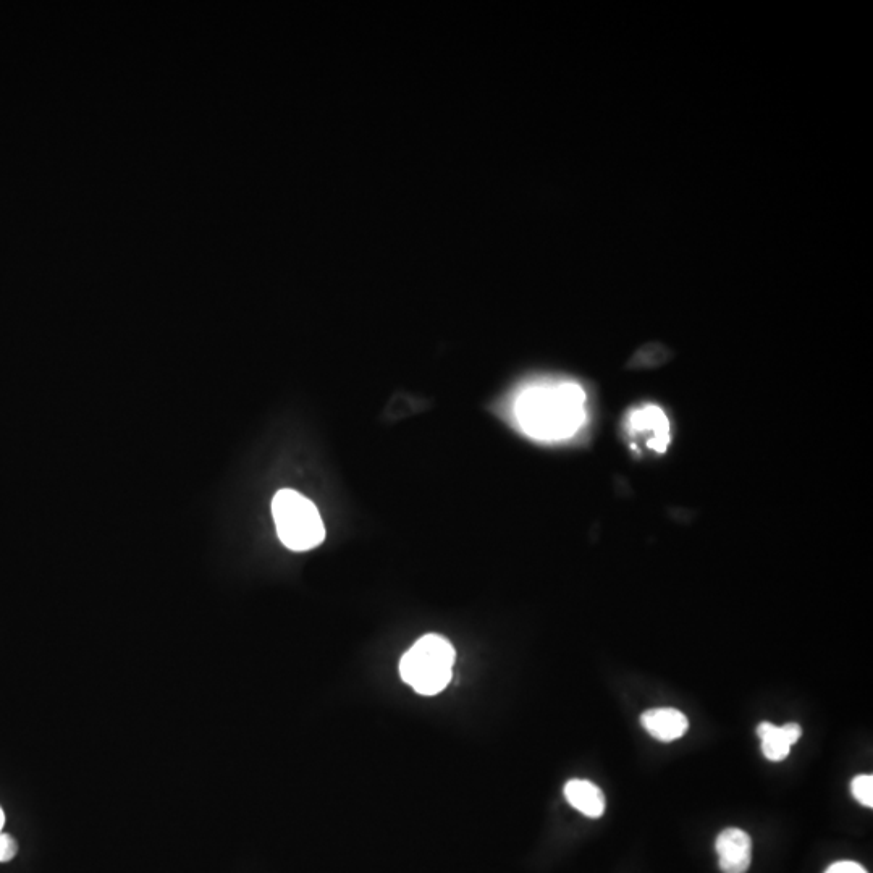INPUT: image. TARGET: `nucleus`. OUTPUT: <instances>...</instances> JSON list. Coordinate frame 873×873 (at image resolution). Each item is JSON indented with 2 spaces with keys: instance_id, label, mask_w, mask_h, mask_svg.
I'll return each instance as SVG.
<instances>
[{
  "instance_id": "nucleus-4",
  "label": "nucleus",
  "mask_w": 873,
  "mask_h": 873,
  "mask_svg": "<svg viewBox=\"0 0 873 873\" xmlns=\"http://www.w3.org/2000/svg\"><path fill=\"white\" fill-rule=\"evenodd\" d=\"M626 432L633 448L663 453L671 442V427L667 414L655 405H644L631 411L626 419Z\"/></svg>"
},
{
  "instance_id": "nucleus-8",
  "label": "nucleus",
  "mask_w": 873,
  "mask_h": 873,
  "mask_svg": "<svg viewBox=\"0 0 873 873\" xmlns=\"http://www.w3.org/2000/svg\"><path fill=\"white\" fill-rule=\"evenodd\" d=\"M565 798L574 809L589 819H599L605 812V796L599 786L587 780H571L565 786Z\"/></svg>"
},
{
  "instance_id": "nucleus-5",
  "label": "nucleus",
  "mask_w": 873,
  "mask_h": 873,
  "mask_svg": "<svg viewBox=\"0 0 873 873\" xmlns=\"http://www.w3.org/2000/svg\"><path fill=\"white\" fill-rule=\"evenodd\" d=\"M723 873H746L752 862V840L746 831L726 828L715 844Z\"/></svg>"
},
{
  "instance_id": "nucleus-3",
  "label": "nucleus",
  "mask_w": 873,
  "mask_h": 873,
  "mask_svg": "<svg viewBox=\"0 0 873 873\" xmlns=\"http://www.w3.org/2000/svg\"><path fill=\"white\" fill-rule=\"evenodd\" d=\"M272 515L279 539L287 549L306 552L316 549L325 539L324 521L309 498L291 489H283L272 500Z\"/></svg>"
},
{
  "instance_id": "nucleus-11",
  "label": "nucleus",
  "mask_w": 873,
  "mask_h": 873,
  "mask_svg": "<svg viewBox=\"0 0 873 873\" xmlns=\"http://www.w3.org/2000/svg\"><path fill=\"white\" fill-rule=\"evenodd\" d=\"M825 873H867V870L857 862L843 861L831 865Z\"/></svg>"
},
{
  "instance_id": "nucleus-6",
  "label": "nucleus",
  "mask_w": 873,
  "mask_h": 873,
  "mask_svg": "<svg viewBox=\"0 0 873 873\" xmlns=\"http://www.w3.org/2000/svg\"><path fill=\"white\" fill-rule=\"evenodd\" d=\"M757 736L762 741L765 757L772 762H781L788 757L793 744L798 743L802 728L798 723L775 726L773 723L762 722L757 726Z\"/></svg>"
},
{
  "instance_id": "nucleus-12",
  "label": "nucleus",
  "mask_w": 873,
  "mask_h": 873,
  "mask_svg": "<svg viewBox=\"0 0 873 873\" xmlns=\"http://www.w3.org/2000/svg\"><path fill=\"white\" fill-rule=\"evenodd\" d=\"M4 825H5V814H4V810H2V807H0V833H2V831H4Z\"/></svg>"
},
{
  "instance_id": "nucleus-7",
  "label": "nucleus",
  "mask_w": 873,
  "mask_h": 873,
  "mask_svg": "<svg viewBox=\"0 0 873 873\" xmlns=\"http://www.w3.org/2000/svg\"><path fill=\"white\" fill-rule=\"evenodd\" d=\"M644 730L662 743H671L688 733V717L676 709H652L642 713Z\"/></svg>"
},
{
  "instance_id": "nucleus-2",
  "label": "nucleus",
  "mask_w": 873,
  "mask_h": 873,
  "mask_svg": "<svg viewBox=\"0 0 873 873\" xmlns=\"http://www.w3.org/2000/svg\"><path fill=\"white\" fill-rule=\"evenodd\" d=\"M455 649L439 634H427L400 662V675L421 696H435L452 681Z\"/></svg>"
},
{
  "instance_id": "nucleus-10",
  "label": "nucleus",
  "mask_w": 873,
  "mask_h": 873,
  "mask_svg": "<svg viewBox=\"0 0 873 873\" xmlns=\"http://www.w3.org/2000/svg\"><path fill=\"white\" fill-rule=\"evenodd\" d=\"M18 844L9 833H0V862L12 861L17 856Z\"/></svg>"
},
{
  "instance_id": "nucleus-9",
  "label": "nucleus",
  "mask_w": 873,
  "mask_h": 873,
  "mask_svg": "<svg viewBox=\"0 0 873 873\" xmlns=\"http://www.w3.org/2000/svg\"><path fill=\"white\" fill-rule=\"evenodd\" d=\"M852 796L861 802L862 806L873 807V776L859 775L851 783Z\"/></svg>"
},
{
  "instance_id": "nucleus-1",
  "label": "nucleus",
  "mask_w": 873,
  "mask_h": 873,
  "mask_svg": "<svg viewBox=\"0 0 873 873\" xmlns=\"http://www.w3.org/2000/svg\"><path fill=\"white\" fill-rule=\"evenodd\" d=\"M515 418L532 439H570L586 422V392L573 380L529 385L516 398Z\"/></svg>"
}]
</instances>
